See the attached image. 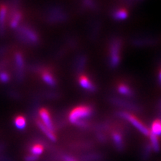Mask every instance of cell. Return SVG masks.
Wrapping results in <instances>:
<instances>
[{"instance_id": "6da1fadb", "label": "cell", "mask_w": 161, "mask_h": 161, "mask_svg": "<svg viewBox=\"0 0 161 161\" xmlns=\"http://www.w3.org/2000/svg\"><path fill=\"white\" fill-rule=\"evenodd\" d=\"M92 112V109L88 106H79L73 109L69 114V120L72 123H77L79 119L87 118Z\"/></svg>"}, {"instance_id": "7a4b0ae2", "label": "cell", "mask_w": 161, "mask_h": 161, "mask_svg": "<svg viewBox=\"0 0 161 161\" xmlns=\"http://www.w3.org/2000/svg\"><path fill=\"white\" fill-rule=\"evenodd\" d=\"M120 116H122V118L126 119V120H128V121H130V122H131L132 124L137 128V129H138L142 133V134H144V135H146V136H148V135L150 134V132L148 130V128H147L145 126L142 124V123L140 122V121L138 120L135 116L131 115V114H129L125 112L120 113Z\"/></svg>"}, {"instance_id": "3957f363", "label": "cell", "mask_w": 161, "mask_h": 161, "mask_svg": "<svg viewBox=\"0 0 161 161\" xmlns=\"http://www.w3.org/2000/svg\"><path fill=\"white\" fill-rule=\"evenodd\" d=\"M119 48H120V43L118 42L114 43L112 48H111V64L113 67H116L118 65L120 61L119 57Z\"/></svg>"}, {"instance_id": "277c9868", "label": "cell", "mask_w": 161, "mask_h": 161, "mask_svg": "<svg viewBox=\"0 0 161 161\" xmlns=\"http://www.w3.org/2000/svg\"><path fill=\"white\" fill-rule=\"evenodd\" d=\"M40 113V116L42 120L43 121V123L44 125L47 127L49 130H51L52 132L53 130V126H52V121L50 120V115H49V112L46 110V109H41L39 111Z\"/></svg>"}, {"instance_id": "5b68a950", "label": "cell", "mask_w": 161, "mask_h": 161, "mask_svg": "<svg viewBox=\"0 0 161 161\" xmlns=\"http://www.w3.org/2000/svg\"><path fill=\"white\" fill-rule=\"evenodd\" d=\"M79 83H80V85L82 86L83 88L87 89L90 90V91L95 90V87L90 82L88 78L86 76L81 75L79 77Z\"/></svg>"}, {"instance_id": "8992f818", "label": "cell", "mask_w": 161, "mask_h": 161, "mask_svg": "<svg viewBox=\"0 0 161 161\" xmlns=\"http://www.w3.org/2000/svg\"><path fill=\"white\" fill-rule=\"evenodd\" d=\"M37 124H38V126H39V128H40L42 131H43L44 134H45L46 136H47L52 141L56 140V137L55 136V134H53V132L51 131V130H49L43 123L40 122V121H38V122H37Z\"/></svg>"}, {"instance_id": "52a82bcc", "label": "cell", "mask_w": 161, "mask_h": 161, "mask_svg": "<svg viewBox=\"0 0 161 161\" xmlns=\"http://www.w3.org/2000/svg\"><path fill=\"white\" fill-rule=\"evenodd\" d=\"M152 134H155V136H158L161 134V120H156L153 122L151 126Z\"/></svg>"}, {"instance_id": "ba28073f", "label": "cell", "mask_w": 161, "mask_h": 161, "mask_svg": "<svg viewBox=\"0 0 161 161\" xmlns=\"http://www.w3.org/2000/svg\"><path fill=\"white\" fill-rule=\"evenodd\" d=\"M44 147L40 144H36L32 146L30 148V152H31L32 155L34 156H39L43 152Z\"/></svg>"}, {"instance_id": "9c48e42d", "label": "cell", "mask_w": 161, "mask_h": 161, "mask_svg": "<svg viewBox=\"0 0 161 161\" xmlns=\"http://www.w3.org/2000/svg\"><path fill=\"white\" fill-rule=\"evenodd\" d=\"M114 18L118 20H123L127 18L128 11L124 10V9H120V10H117L113 14Z\"/></svg>"}, {"instance_id": "30bf717a", "label": "cell", "mask_w": 161, "mask_h": 161, "mask_svg": "<svg viewBox=\"0 0 161 161\" xmlns=\"http://www.w3.org/2000/svg\"><path fill=\"white\" fill-rule=\"evenodd\" d=\"M26 120L23 116H18L15 119V125L18 129H24L26 126Z\"/></svg>"}, {"instance_id": "8fae6325", "label": "cell", "mask_w": 161, "mask_h": 161, "mask_svg": "<svg viewBox=\"0 0 161 161\" xmlns=\"http://www.w3.org/2000/svg\"><path fill=\"white\" fill-rule=\"evenodd\" d=\"M43 79L45 82L51 86H54L55 85V79L52 77L51 74L48 72H44L43 74Z\"/></svg>"}, {"instance_id": "7c38bea8", "label": "cell", "mask_w": 161, "mask_h": 161, "mask_svg": "<svg viewBox=\"0 0 161 161\" xmlns=\"http://www.w3.org/2000/svg\"><path fill=\"white\" fill-rule=\"evenodd\" d=\"M150 140L152 142V145L154 150L156 152L160 150V146H159V142H158L157 137H156V136H155V134H152L151 132L150 133Z\"/></svg>"}, {"instance_id": "4fadbf2b", "label": "cell", "mask_w": 161, "mask_h": 161, "mask_svg": "<svg viewBox=\"0 0 161 161\" xmlns=\"http://www.w3.org/2000/svg\"><path fill=\"white\" fill-rule=\"evenodd\" d=\"M118 91L120 93H122V94L123 95H132V91L130 90V89L128 87L127 85H124V84H120V85L118 86Z\"/></svg>"}, {"instance_id": "5bb4252c", "label": "cell", "mask_w": 161, "mask_h": 161, "mask_svg": "<svg viewBox=\"0 0 161 161\" xmlns=\"http://www.w3.org/2000/svg\"><path fill=\"white\" fill-rule=\"evenodd\" d=\"M24 32L28 36V38L30 40H32L33 42H36L37 40V36H36V34L34 33L33 32H32L31 30L25 28V29H24Z\"/></svg>"}, {"instance_id": "9a60e30c", "label": "cell", "mask_w": 161, "mask_h": 161, "mask_svg": "<svg viewBox=\"0 0 161 161\" xmlns=\"http://www.w3.org/2000/svg\"><path fill=\"white\" fill-rule=\"evenodd\" d=\"M6 13V6H2L0 8V24H2L4 22Z\"/></svg>"}, {"instance_id": "2e32d148", "label": "cell", "mask_w": 161, "mask_h": 161, "mask_svg": "<svg viewBox=\"0 0 161 161\" xmlns=\"http://www.w3.org/2000/svg\"><path fill=\"white\" fill-rule=\"evenodd\" d=\"M20 19H21V14H20V13H17L15 15L13 20L11 21V27L16 28V26H17L18 24V22H19V21H20Z\"/></svg>"}, {"instance_id": "e0dca14e", "label": "cell", "mask_w": 161, "mask_h": 161, "mask_svg": "<svg viewBox=\"0 0 161 161\" xmlns=\"http://www.w3.org/2000/svg\"><path fill=\"white\" fill-rule=\"evenodd\" d=\"M113 140L115 141L116 144H117V146H122V137L118 133H114L113 135Z\"/></svg>"}, {"instance_id": "ac0fdd59", "label": "cell", "mask_w": 161, "mask_h": 161, "mask_svg": "<svg viewBox=\"0 0 161 161\" xmlns=\"http://www.w3.org/2000/svg\"><path fill=\"white\" fill-rule=\"evenodd\" d=\"M16 62H17L18 66L20 67V68H22L23 67V59L22 55H20V53H17L16 55Z\"/></svg>"}, {"instance_id": "d6986e66", "label": "cell", "mask_w": 161, "mask_h": 161, "mask_svg": "<svg viewBox=\"0 0 161 161\" xmlns=\"http://www.w3.org/2000/svg\"><path fill=\"white\" fill-rule=\"evenodd\" d=\"M10 79V77L6 73H2L0 74V80L3 82H7Z\"/></svg>"}, {"instance_id": "ffe728a7", "label": "cell", "mask_w": 161, "mask_h": 161, "mask_svg": "<svg viewBox=\"0 0 161 161\" xmlns=\"http://www.w3.org/2000/svg\"><path fill=\"white\" fill-rule=\"evenodd\" d=\"M38 159V156H34L33 155L28 156L26 158V161H35Z\"/></svg>"}, {"instance_id": "44dd1931", "label": "cell", "mask_w": 161, "mask_h": 161, "mask_svg": "<svg viewBox=\"0 0 161 161\" xmlns=\"http://www.w3.org/2000/svg\"><path fill=\"white\" fill-rule=\"evenodd\" d=\"M159 81L161 83V70L160 71V73H159Z\"/></svg>"}]
</instances>
